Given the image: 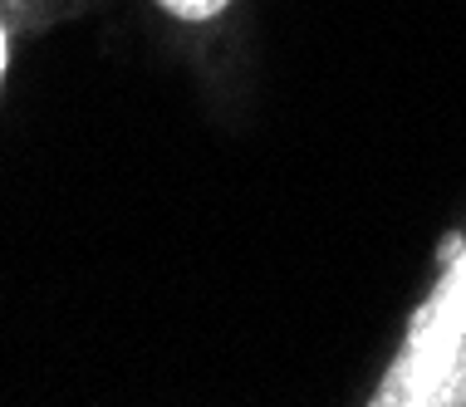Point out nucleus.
I'll return each instance as SVG.
<instances>
[{
    "mask_svg": "<svg viewBox=\"0 0 466 407\" xmlns=\"http://www.w3.org/2000/svg\"><path fill=\"white\" fill-rule=\"evenodd\" d=\"M167 15H177V20H187V25H201V20H217L231 0H157Z\"/></svg>",
    "mask_w": 466,
    "mask_h": 407,
    "instance_id": "nucleus-2",
    "label": "nucleus"
},
{
    "mask_svg": "<svg viewBox=\"0 0 466 407\" xmlns=\"http://www.w3.org/2000/svg\"><path fill=\"white\" fill-rule=\"evenodd\" d=\"M427 349V373L412 378V398L408 402H451L447 392H461L466 388V256L451 275V285L437 295V310L422 314V329H418V343L412 353Z\"/></svg>",
    "mask_w": 466,
    "mask_h": 407,
    "instance_id": "nucleus-1",
    "label": "nucleus"
},
{
    "mask_svg": "<svg viewBox=\"0 0 466 407\" xmlns=\"http://www.w3.org/2000/svg\"><path fill=\"white\" fill-rule=\"evenodd\" d=\"M0 74H5V30H0Z\"/></svg>",
    "mask_w": 466,
    "mask_h": 407,
    "instance_id": "nucleus-3",
    "label": "nucleus"
}]
</instances>
